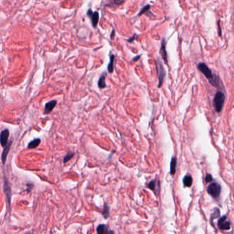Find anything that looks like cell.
<instances>
[{"label":"cell","instance_id":"1","mask_svg":"<svg viewBox=\"0 0 234 234\" xmlns=\"http://www.w3.org/2000/svg\"><path fill=\"white\" fill-rule=\"evenodd\" d=\"M197 68L203 75L206 77V78L208 80L209 82L216 88H219L221 87V80H220L219 77L216 75L213 74L211 72V70L207 66L205 63L201 62L197 65Z\"/></svg>","mask_w":234,"mask_h":234},{"label":"cell","instance_id":"2","mask_svg":"<svg viewBox=\"0 0 234 234\" xmlns=\"http://www.w3.org/2000/svg\"><path fill=\"white\" fill-rule=\"evenodd\" d=\"M225 100V95L221 91H218L213 98V105L217 112H221Z\"/></svg>","mask_w":234,"mask_h":234},{"label":"cell","instance_id":"3","mask_svg":"<svg viewBox=\"0 0 234 234\" xmlns=\"http://www.w3.org/2000/svg\"><path fill=\"white\" fill-rule=\"evenodd\" d=\"M207 193H208L209 195H211L213 198L217 199L218 198L220 194H221V187L218 184V183L213 182L209 185L207 188Z\"/></svg>","mask_w":234,"mask_h":234},{"label":"cell","instance_id":"4","mask_svg":"<svg viewBox=\"0 0 234 234\" xmlns=\"http://www.w3.org/2000/svg\"><path fill=\"white\" fill-rule=\"evenodd\" d=\"M156 69H157V73L158 75V79H159V84H158V87L160 88L162 86V84H163L164 82V77L166 75V72L165 70H164L163 65L160 61L158 60H156Z\"/></svg>","mask_w":234,"mask_h":234},{"label":"cell","instance_id":"5","mask_svg":"<svg viewBox=\"0 0 234 234\" xmlns=\"http://www.w3.org/2000/svg\"><path fill=\"white\" fill-rule=\"evenodd\" d=\"M87 16L90 19L93 27L94 28H96L99 20V15L98 12H93L92 10L90 8L87 11Z\"/></svg>","mask_w":234,"mask_h":234},{"label":"cell","instance_id":"6","mask_svg":"<svg viewBox=\"0 0 234 234\" xmlns=\"http://www.w3.org/2000/svg\"><path fill=\"white\" fill-rule=\"evenodd\" d=\"M218 226L219 229L222 230H229L231 228V223L227 221V216L221 217L218 221Z\"/></svg>","mask_w":234,"mask_h":234},{"label":"cell","instance_id":"7","mask_svg":"<svg viewBox=\"0 0 234 234\" xmlns=\"http://www.w3.org/2000/svg\"><path fill=\"white\" fill-rule=\"evenodd\" d=\"M148 188L151 189L154 192L155 194H158L160 191V182L156 179H154L150 182H148L146 185Z\"/></svg>","mask_w":234,"mask_h":234},{"label":"cell","instance_id":"8","mask_svg":"<svg viewBox=\"0 0 234 234\" xmlns=\"http://www.w3.org/2000/svg\"><path fill=\"white\" fill-rule=\"evenodd\" d=\"M9 137V130L8 129H4L0 134V144L1 145L5 147L7 145L8 140Z\"/></svg>","mask_w":234,"mask_h":234},{"label":"cell","instance_id":"9","mask_svg":"<svg viewBox=\"0 0 234 234\" xmlns=\"http://www.w3.org/2000/svg\"><path fill=\"white\" fill-rule=\"evenodd\" d=\"M4 192L6 195V198L8 203L9 204H11V186L9 185V182L8 181L7 178L4 177Z\"/></svg>","mask_w":234,"mask_h":234},{"label":"cell","instance_id":"10","mask_svg":"<svg viewBox=\"0 0 234 234\" xmlns=\"http://www.w3.org/2000/svg\"><path fill=\"white\" fill-rule=\"evenodd\" d=\"M97 234H115L113 231L109 230L108 228L105 225L101 224L97 228Z\"/></svg>","mask_w":234,"mask_h":234},{"label":"cell","instance_id":"11","mask_svg":"<svg viewBox=\"0 0 234 234\" xmlns=\"http://www.w3.org/2000/svg\"><path fill=\"white\" fill-rule=\"evenodd\" d=\"M160 54L162 55V59H163L165 63L168 62V56L167 52L166 50V40L163 38L161 42V48H160Z\"/></svg>","mask_w":234,"mask_h":234},{"label":"cell","instance_id":"12","mask_svg":"<svg viewBox=\"0 0 234 234\" xmlns=\"http://www.w3.org/2000/svg\"><path fill=\"white\" fill-rule=\"evenodd\" d=\"M57 104V101L56 100H52L47 102L45 105V109H44V114L45 115H47V114H49L53 110V109L54 108L56 105Z\"/></svg>","mask_w":234,"mask_h":234},{"label":"cell","instance_id":"13","mask_svg":"<svg viewBox=\"0 0 234 234\" xmlns=\"http://www.w3.org/2000/svg\"><path fill=\"white\" fill-rule=\"evenodd\" d=\"M11 144H12V141L8 142V143L7 144V145L5 146L4 148L2 155H1V161H2V163L4 164L6 163V158H7L8 154V153L10 151V149H11Z\"/></svg>","mask_w":234,"mask_h":234},{"label":"cell","instance_id":"14","mask_svg":"<svg viewBox=\"0 0 234 234\" xmlns=\"http://www.w3.org/2000/svg\"><path fill=\"white\" fill-rule=\"evenodd\" d=\"M115 55L112 54L110 56V62L109 64L107 65V71L109 73H112L114 72V68H115Z\"/></svg>","mask_w":234,"mask_h":234},{"label":"cell","instance_id":"15","mask_svg":"<svg viewBox=\"0 0 234 234\" xmlns=\"http://www.w3.org/2000/svg\"><path fill=\"white\" fill-rule=\"evenodd\" d=\"M176 166H177V158L175 157H172L170 162V172L171 175H174L176 172Z\"/></svg>","mask_w":234,"mask_h":234},{"label":"cell","instance_id":"16","mask_svg":"<svg viewBox=\"0 0 234 234\" xmlns=\"http://www.w3.org/2000/svg\"><path fill=\"white\" fill-rule=\"evenodd\" d=\"M183 183L185 187H190L192 184V177L190 175H187L183 179Z\"/></svg>","mask_w":234,"mask_h":234},{"label":"cell","instance_id":"17","mask_svg":"<svg viewBox=\"0 0 234 234\" xmlns=\"http://www.w3.org/2000/svg\"><path fill=\"white\" fill-rule=\"evenodd\" d=\"M98 86L99 88L102 89L106 87V83H105V73H103V74L99 77V80L98 81Z\"/></svg>","mask_w":234,"mask_h":234},{"label":"cell","instance_id":"18","mask_svg":"<svg viewBox=\"0 0 234 234\" xmlns=\"http://www.w3.org/2000/svg\"><path fill=\"white\" fill-rule=\"evenodd\" d=\"M101 214L103 217H104V218H107L109 217V214H110V207L108 206V205L106 204V203H104V205H103V208L102 209V211H101Z\"/></svg>","mask_w":234,"mask_h":234},{"label":"cell","instance_id":"19","mask_svg":"<svg viewBox=\"0 0 234 234\" xmlns=\"http://www.w3.org/2000/svg\"><path fill=\"white\" fill-rule=\"evenodd\" d=\"M40 143V138H36L33 140H32L31 142L28 144V148H35L39 145Z\"/></svg>","mask_w":234,"mask_h":234},{"label":"cell","instance_id":"20","mask_svg":"<svg viewBox=\"0 0 234 234\" xmlns=\"http://www.w3.org/2000/svg\"><path fill=\"white\" fill-rule=\"evenodd\" d=\"M220 216V209L218 208H215L214 210H213V212L211 216V218H210V222H211V224L212 223V221L214 220L215 218H218Z\"/></svg>","mask_w":234,"mask_h":234},{"label":"cell","instance_id":"21","mask_svg":"<svg viewBox=\"0 0 234 234\" xmlns=\"http://www.w3.org/2000/svg\"><path fill=\"white\" fill-rule=\"evenodd\" d=\"M150 8H151V6L149 4H147L146 6H144L141 10H140V13L138 14V17H140V16L143 15V14L146 13L147 12H149Z\"/></svg>","mask_w":234,"mask_h":234},{"label":"cell","instance_id":"22","mask_svg":"<svg viewBox=\"0 0 234 234\" xmlns=\"http://www.w3.org/2000/svg\"><path fill=\"white\" fill-rule=\"evenodd\" d=\"M124 1L125 0H111V2L107 4V6H121Z\"/></svg>","mask_w":234,"mask_h":234},{"label":"cell","instance_id":"23","mask_svg":"<svg viewBox=\"0 0 234 234\" xmlns=\"http://www.w3.org/2000/svg\"><path fill=\"white\" fill-rule=\"evenodd\" d=\"M74 152H69L68 153H67L66 156H65V157L64 158V163H66L67 162H69V160H71V158L73 157V156H74Z\"/></svg>","mask_w":234,"mask_h":234},{"label":"cell","instance_id":"24","mask_svg":"<svg viewBox=\"0 0 234 234\" xmlns=\"http://www.w3.org/2000/svg\"><path fill=\"white\" fill-rule=\"evenodd\" d=\"M205 182H206V183H209V182H212L213 178H212V176H211V174H207V175L205 176Z\"/></svg>","mask_w":234,"mask_h":234},{"label":"cell","instance_id":"25","mask_svg":"<svg viewBox=\"0 0 234 234\" xmlns=\"http://www.w3.org/2000/svg\"><path fill=\"white\" fill-rule=\"evenodd\" d=\"M218 34L220 36H221L222 34H221V22L220 21H218Z\"/></svg>","mask_w":234,"mask_h":234},{"label":"cell","instance_id":"26","mask_svg":"<svg viewBox=\"0 0 234 234\" xmlns=\"http://www.w3.org/2000/svg\"><path fill=\"white\" fill-rule=\"evenodd\" d=\"M136 36H137V35H136V34H134V36H132L131 37L129 38V39H128V40H127V41L129 42H132L134 41V40H135V38H136Z\"/></svg>","mask_w":234,"mask_h":234},{"label":"cell","instance_id":"27","mask_svg":"<svg viewBox=\"0 0 234 234\" xmlns=\"http://www.w3.org/2000/svg\"><path fill=\"white\" fill-rule=\"evenodd\" d=\"M115 30L112 29V32H111V34H110V38H111V39H113V38H115Z\"/></svg>","mask_w":234,"mask_h":234},{"label":"cell","instance_id":"28","mask_svg":"<svg viewBox=\"0 0 234 234\" xmlns=\"http://www.w3.org/2000/svg\"><path fill=\"white\" fill-rule=\"evenodd\" d=\"M140 56H137L136 57V58H133V60H133L134 62H137V61L140 59Z\"/></svg>","mask_w":234,"mask_h":234},{"label":"cell","instance_id":"29","mask_svg":"<svg viewBox=\"0 0 234 234\" xmlns=\"http://www.w3.org/2000/svg\"><path fill=\"white\" fill-rule=\"evenodd\" d=\"M25 234H32V232H28V233H26Z\"/></svg>","mask_w":234,"mask_h":234}]
</instances>
